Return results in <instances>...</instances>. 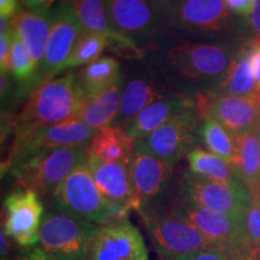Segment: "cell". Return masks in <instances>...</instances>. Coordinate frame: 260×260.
I'll return each mask as SVG.
<instances>
[{
  "mask_svg": "<svg viewBox=\"0 0 260 260\" xmlns=\"http://www.w3.org/2000/svg\"><path fill=\"white\" fill-rule=\"evenodd\" d=\"M86 100L79 73L54 77L30 94L23 110L14 119V135L80 119Z\"/></svg>",
  "mask_w": 260,
  "mask_h": 260,
  "instance_id": "obj_1",
  "label": "cell"
},
{
  "mask_svg": "<svg viewBox=\"0 0 260 260\" xmlns=\"http://www.w3.org/2000/svg\"><path fill=\"white\" fill-rule=\"evenodd\" d=\"M53 207L90 223L104 225L128 216L129 211L112 203L100 191L87 160L70 172L50 197Z\"/></svg>",
  "mask_w": 260,
  "mask_h": 260,
  "instance_id": "obj_2",
  "label": "cell"
},
{
  "mask_svg": "<svg viewBox=\"0 0 260 260\" xmlns=\"http://www.w3.org/2000/svg\"><path fill=\"white\" fill-rule=\"evenodd\" d=\"M87 148L88 146L61 147L38 153L15 164L8 174L19 189L50 198L70 172L87 160Z\"/></svg>",
  "mask_w": 260,
  "mask_h": 260,
  "instance_id": "obj_3",
  "label": "cell"
},
{
  "mask_svg": "<svg viewBox=\"0 0 260 260\" xmlns=\"http://www.w3.org/2000/svg\"><path fill=\"white\" fill-rule=\"evenodd\" d=\"M100 226L52 207L42 219L38 246L53 260H89Z\"/></svg>",
  "mask_w": 260,
  "mask_h": 260,
  "instance_id": "obj_4",
  "label": "cell"
},
{
  "mask_svg": "<svg viewBox=\"0 0 260 260\" xmlns=\"http://www.w3.org/2000/svg\"><path fill=\"white\" fill-rule=\"evenodd\" d=\"M171 212L193 224L216 248L242 259L252 256L245 217L204 209L183 201L177 204Z\"/></svg>",
  "mask_w": 260,
  "mask_h": 260,
  "instance_id": "obj_5",
  "label": "cell"
},
{
  "mask_svg": "<svg viewBox=\"0 0 260 260\" xmlns=\"http://www.w3.org/2000/svg\"><path fill=\"white\" fill-rule=\"evenodd\" d=\"M152 247L162 260H176L204 249L216 248L193 224L175 213H139Z\"/></svg>",
  "mask_w": 260,
  "mask_h": 260,
  "instance_id": "obj_6",
  "label": "cell"
},
{
  "mask_svg": "<svg viewBox=\"0 0 260 260\" xmlns=\"http://www.w3.org/2000/svg\"><path fill=\"white\" fill-rule=\"evenodd\" d=\"M95 132L81 119H73L15 135L8 157L2 162V175L4 176L15 164L31 155L61 147L88 146Z\"/></svg>",
  "mask_w": 260,
  "mask_h": 260,
  "instance_id": "obj_7",
  "label": "cell"
},
{
  "mask_svg": "<svg viewBox=\"0 0 260 260\" xmlns=\"http://www.w3.org/2000/svg\"><path fill=\"white\" fill-rule=\"evenodd\" d=\"M181 201L219 212L245 217L252 195L240 180L224 182L197 176L187 171L180 188Z\"/></svg>",
  "mask_w": 260,
  "mask_h": 260,
  "instance_id": "obj_8",
  "label": "cell"
},
{
  "mask_svg": "<svg viewBox=\"0 0 260 260\" xmlns=\"http://www.w3.org/2000/svg\"><path fill=\"white\" fill-rule=\"evenodd\" d=\"M84 29L79 19L65 2H61L52 11V28L48 38L44 60L39 68L29 88L40 87L54 77V73L59 69L82 37Z\"/></svg>",
  "mask_w": 260,
  "mask_h": 260,
  "instance_id": "obj_9",
  "label": "cell"
},
{
  "mask_svg": "<svg viewBox=\"0 0 260 260\" xmlns=\"http://www.w3.org/2000/svg\"><path fill=\"white\" fill-rule=\"evenodd\" d=\"M195 109L200 118L209 116L236 136L254 130L260 123V98L229 94H199Z\"/></svg>",
  "mask_w": 260,
  "mask_h": 260,
  "instance_id": "obj_10",
  "label": "cell"
},
{
  "mask_svg": "<svg viewBox=\"0 0 260 260\" xmlns=\"http://www.w3.org/2000/svg\"><path fill=\"white\" fill-rule=\"evenodd\" d=\"M199 119L195 107L186 110L136 142L148 153L174 168L191 149Z\"/></svg>",
  "mask_w": 260,
  "mask_h": 260,
  "instance_id": "obj_11",
  "label": "cell"
},
{
  "mask_svg": "<svg viewBox=\"0 0 260 260\" xmlns=\"http://www.w3.org/2000/svg\"><path fill=\"white\" fill-rule=\"evenodd\" d=\"M3 225L6 234L21 248L37 246L45 207L40 195L31 190L17 189L4 200Z\"/></svg>",
  "mask_w": 260,
  "mask_h": 260,
  "instance_id": "obj_12",
  "label": "cell"
},
{
  "mask_svg": "<svg viewBox=\"0 0 260 260\" xmlns=\"http://www.w3.org/2000/svg\"><path fill=\"white\" fill-rule=\"evenodd\" d=\"M172 169L174 168L148 153L135 142L130 172L141 204L139 213L161 211V204L167 195Z\"/></svg>",
  "mask_w": 260,
  "mask_h": 260,
  "instance_id": "obj_13",
  "label": "cell"
},
{
  "mask_svg": "<svg viewBox=\"0 0 260 260\" xmlns=\"http://www.w3.org/2000/svg\"><path fill=\"white\" fill-rule=\"evenodd\" d=\"M89 260H148L144 237L128 216L100 226Z\"/></svg>",
  "mask_w": 260,
  "mask_h": 260,
  "instance_id": "obj_14",
  "label": "cell"
},
{
  "mask_svg": "<svg viewBox=\"0 0 260 260\" xmlns=\"http://www.w3.org/2000/svg\"><path fill=\"white\" fill-rule=\"evenodd\" d=\"M168 59L182 76L188 79L216 77L228 70L229 52L212 44L183 41L168 52Z\"/></svg>",
  "mask_w": 260,
  "mask_h": 260,
  "instance_id": "obj_15",
  "label": "cell"
},
{
  "mask_svg": "<svg viewBox=\"0 0 260 260\" xmlns=\"http://www.w3.org/2000/svg\"><path fill=\"white\" fill-rule=\"evenodd\" d=\"M82 24L86 31L102 35L109 41L113 51L128 58H141V51L132 38L119 32L110 21L107 15L106 0H64Z\"/></svg>",
  "mask_w": 260,
  "mask_h": 260,
  "instance_id": "obj_16",
  "label": "cell"
},
{
  "mask_svg": "<svg viewBox=\"0 0 260 260\" xmlns=\"http://www.w3.org/2000/svg\"><path fill=\"white\" fill-rule=\"evenodd\" d=\"M87 165L98 188L112 203L121 205L128 211H140L138 193L133 182L130 165L122 162L100 160L87 149Z\"/></svg>",
  "mask_w": 260,
  "mask_h": 260,
  "instance_id": "obj_17",
  "label": "cell"
},
{
  "mask_svg": "<svg viewBox=\"0 0 260 260\" xmlns=\"http://www.w3.org/2000/svg\"><path fill=\"white\" fill-rule=\"evenodd\" d=\"M168 14L178 27L201 31H218L229 18L224 0H177Z\"/></svg>",
  "mask_w": 260,
  "mask_h": 260,
  "instance_id": "obj_18",
  "label": "cell"
},
{
  "mask_svg": "<svg viewBox=\"0 0 260 260\" xmlns=\"http://www.w3.org/2000/svg\"><path fill=\"white\" fill-rule=\"evenodd\" d=\"M106 9L113 28L129 38L149 32L159 11L149 0H106Z\"/></svg>",
  "mask_w": 260,
  "mask_h": 260,
  "instance_id": "obj_19",
  "label": "cell"
},
{
  "mask_svg": "<svg viewBox=\"0 0 260 260\" xmlns=\"http://www.w3.org/2000/svg\"><path fill=\"white\" fill-rule=\"evenodd\" d=\"M195 102L182 94L165 96L146 107L125 125L126 133L135 141L145 139L159 126L186 110L194 109Z\"/></svg>",
  "mask_w": 260,
  "mask_h": 260,
  "instance_id": "obj_20",
  "label": "cell"
},
{
  "mask_svg": "<svg viewBox=\"0 0 260 260\" xmlns=\"http://www.w3.org/2000/svg\"><path fill=\"white\" fill-rule=\"evenodd\" d=\"M11 29L19 35L30 52L38 70L44 60L52 28V12L22 11L10 21Z\"/></svg>",
  "mask_w": 260,
  "mask_h": 260,
  "instance_id": "obj_21",
  "label": "cell"
},
{
  "mask_svg": "<svg viewBox=\"0 0 260 260\" xmlns=\"http://www.w3.org/2000/svg\"><path fill=\"white\" fill-rule=\"evenodd\" d=\"M135 142L124 128L110 125L96 130L87 149L100 160L130 165L135 152Z\"/></svg>",
  "mask_w": 260,
  "mask_h": 260,
  "instance_id": "obj_22",
  "label": "cell"
},
{
  "mask_svg": "<svg viewBox=\"0 0 260 260\" xmlns=\"http://www.w3.org/2000/svg\"><path fill=\"white\" fill-rule=\"evenodd\" d=\"M236 147L232 165L240 181L252 190L260 182V140L256 128L236 136Z\"/></svg>",
  "mask_w": 260,
  "mask_h": 260,
  "instance_id": "obj_23",
  "label": "cell"
},
{
  "mask_svg": "<svg viewBox=\"0 0 260 260\" xmlns=\"http://www.w3.org/2000/svg\"><path fill=\"white\" fill-rule=\"evenodd\" d=\"M121 82L95 96H87L80 119L94 130L110 126L117 119L121 105Z\"/></svg>",
  "mask_w": 260,
  "mask_h": 260,
  "instance_id": "obj_24",
  "label": "cell"
},
{
  "mask_svg": "<svg viewBox=\"0 0 260 260\" xmlns=\"http://www.w3.org/2000/svg\"><path fill=\"white\" fill-rule=\"evenodd\" d=\"M164 93L154 83L144 80H133L126 84L121 95V105L117 116V125L125 128V125L135 118L146 107L157 100L162 99Z\"/></svg>",
  "mask_w": 260,
  "mask_h": 260,
  "instance_id": "obj_25",
  "label": "cell"
},
{
  "mask_svg": "<svg viewBox=\"0 0 260 260\" xmlns=\"http://www.w3.org/2000/svg\"><path fill=\"white\" fill-rule=\"evenodd\" d=\"M219 94L237 96H259L247 47H242L230 61L225 77L218 87Z\"/></svg>",
  "mask_w": 260,
  "mask_h": 260,
  "instance_id": "obj_26",
  "label": "cell"
},
{
  "mask_svg": "<svg viewBox=\"0 0 260 260\" xmlns=\"http://www.w3.org/2000/svg\"><path fill=\"white\" fill-rule=\"evenodd\" d=\"M81 86L87 96H95L121 82L119 63L113 57H102L79 73Z\"/></svg>",
  "mask_w": 260,
  "mask_h": 260,
  "instance_id": "obj_27",
  "label": "cell"
},
{
  "mask_svg": "<svg viewBox=\"0 0 260 260\" xmlns=\"http://www.w3.org/2000/svg\"><path fill=\"white\" fill-rule=\"evenodd\" d=\"M186 157L189 164V171L197 176L224 182L240 180L232 162L201 147L191 148Z\"/></svg>",
  "mask_w": 260,
  "mask_h": 260,
  "instance_id": "obj_28",
  "label": "cell"
},
{
  "mask_svg": "<svg viewBox=\"0 0 260 260\" xmlns=\"http://www.w3.org/2000/svg\"><path fill=\"white\" fill-rule=\"evenodd\" d=\"M200 135L211 153L218 155L233 164L237 152L235 136L230 134L223 125L209 116L201 118Z\"/></svg>",
  "mask_w": 260,
  "mask_h": 260,
  "instance_id": "obj_29",
  "label": "cell"
},
{
  "mask_svg": "<svg viewBox=\"0 0 260 260\" xmlns=\"http://www.w3.org/2000/svg\"><path fill=\"white\" fill-rule=\"evenodd\" d=\"M107 46H109V41L102 35L84 30L83 35L75 46L73 53L54 73V76L67 70L79 67H87V65L94 63L99 59Z\"/></svg>",
  "mask_w": 260,
  "mask_h": 260,
  "instance_id": "obj_30",
  "label": "cell"
},
{
  "mask_svg": "<svg viewBox=\"0 0 260 260\" xmlns=\"http://www.w3.org/2000/svg\"><path fill=\"white\" fill-rule=\"evenodd\" d=\"M12 30V29H11ZM38 73V67L34 63L28 47L15 30H12L11 53H10L9 74H11L19 82H27L30 86Z\"/></svg>",
  "mask_w": 260,
  "mask_h": 260,
  "instance_id": "obj_31",
  "label": "cell"
},
{
  "mask_svg": "<svg viewBox=\"0 0 260 260\" xmlns=\"http://www.w3.org/2000/svg\"><path fill=\"white\" fill-rule=\"evenodd\" d=\"M247 236L253 252H260V199H253L245 216Z\"/></svg>",
  "mask_w": 260,
  "mask_h": 260,
  "instance_id": "obj_32",
  "label": "cell"
},
{
  "mask_svg": "<svg viewBox=\"0 0 260 260\" xmlns=\"http://www.w3.org/2000/svg\"><path fill=\"white\" fill-rule=\"evenodd\" d=\"M242 258L232 254V253L223 251L219 248H209L204 251L195 252L193 254L182 256L176 260H240Z\"/></svg>",
  "mask_w": 260,
  "mask_h": 260,
  "instance_id": "obj_33",
  "label": "cell"
},
{
  "mask_svg": "<svg viewBox=\"0 0 260 260\" xmlns=\"http://www.w3.org/2000/svg\"><path fill=\"white\" fill-rule=\"evenodd\" d=\"M247 51H248L249 56V63H251V68L254 75V79L258 86V90L260 93V37L252 39L248 44L246 45Z\"/></svg>",
  "mask_w": 260,
  "mask_h": 260,
  "instance_id": "obj_34",
  "label": "cell"
},
{
  "mask_svg": "<svg viewBox=\"0 0 260 260\" xmlns=\"http://www.w3.org/2000/svg\"><path fill=\"white\" fill-rule=\"evenodd\" d=\"M12 44V30L0 35V69L2 73L9 74L10 53H11Z\"/></svg>",
  "mask_w": 260,
  "mask_h": 260,
  "instance_id": "obj_35",
  "label": "cell"
},
{
  "mask_svg": "<svg viewBox=\"0 0 260 260\" xmlns=\"http://www.w3.org/2000/svg\"><path fill=\"white\" fill-rule=\"evenodd\" d=\"M228 11L241 17H249L254 0H224Z\"/></svg>",
  "mask_w": 260,
  "mask_h": 260,
  "instance_id": "obj_36",
  "label": "cell"
},
{
  "mask_svg": "<svg viewBox=\"0 0 260 260\" xmlns=\"http://www.w3.org/2000/svg\"><path fill=\"white\" fill-rule=\"evenodd\" d=\"M14 260H53L50 256L45 254V252L37 246L28 247V248H21L19 247L17 254L14 258Z\"/></svg>",
  "mask_w": 260,
  "mask_h": 260,
  "instance_id": "obj_37",
  "label": "cell"
},
{
  "mask_svg": "<svg viewBox=\"0 0 260 260\" xmlns=\"http://www.w3.org/2000/svg\"><path fill=\"white\" fill-rule=\"evenodd\" d=\"M18 0H0V17L12 18L18 14Z\"/></svg>",
  "mask_w": 260,
  "mask_h": 260,
  "instance_id": "obj_38",
  "label": "cell"
},
{
  "mask_svg": "<svg viewBox=\"0 0 260 260\" xmlns=\"http://www.w3.org/2000/svg\"><path fill=\"white\" fill-rule=\"evenodd\" d=\"M21 2L30 11H47L54 0H21Z\"/></svg>",
  "mask_w": 260,
  "mask_h": 260,
  "instance_id": "obj_39",
  "label": "cell"
},
{
  "mask_svg": "<svg viewBox=\"0 0 260 260\" xmlns=\"http://www.w3.org/2000/svg\"><path fill=\"white\" fill-rule=\"evenodd\" d=\"M251 28L260 37V0H254L252 12L248 17Z\"/></svg>",
  "mask_w": 260,
  "mask_h": 260,
  "instance_id": "obj_40",
  "label": "cell"
},
{
  "mask_svg": "<svg viewBox=\"0 0 260 260\" xmlns=\"http://www.w3.org/2000/svg\"><path fill=\"white\" fill-rule=\"evenodd\" d=\"M149 2H151L158 10L168 12L177 0H149Z\"/></svg>",
  "mask_w": 260,
  "mask_h": 260,
  "instance_id": "obj_41",
  "label": "cell"
},
{
  "mask_svg": "<svg viewBox=\"0 0 260 260\" xmlns=\"http://www.w3.org/2000/svg\"><path fill=\"white\" fill-rule=\"evenodd\" d=\"M249 191H251L252 200L253 199H260V182L258 184H256L254 188H253L252 190H249Z\"/></svg>",
  "mask_w": 260,
  "mask_h": 260,
  "instance_id": "obj_42",
  "label": "cell"
},
{
  "mask_svg": "<svg viewBox=\"0 0 260 260\" xmlns=\"http://www.w3.org/2000/svg\"><path fill=\"white\" fill-rule=\"evenodd\" d=\"M240 260H260V258L258 256V254H255V253H253L251 258H247V259H240Z\"/></svg>",
  "mask_w": 260,
  "mask_h": 260,
  "instance_id": "obj_43",
  "label": "cell"
},
{
  "mask_svg": "<svg viewBox=\"0 0 260 260\" xmlns=\"http://www.w3.org/2000/svg\"><path fill=\"white\" fill-rule=\"evenodd\" d=\"M256 130H258V135H259V140H260V123H259V125L256 126Z\"/></svg>",
  "mask_w": 260,
  "mask_h": 260,
  "instance_id": "obj_44",
  "label": "cell"
}]
</instances>
